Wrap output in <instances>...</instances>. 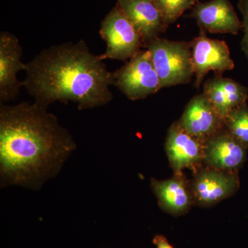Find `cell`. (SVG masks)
Returning <instances> with one entry per match:
<instances>
[{
  "mask_svg": "<svg viewBox=\"0 0 248 248\" xmlns=\"http://www.w3.org/2000/svg\"><path fill=\"white\" fill-rule=\"evenodd\" d=\"M224 126L233 138L246 148L248 147V106L247 104L230 112L223 120Z\"/></svg>",
  "mask_w": 248,
  "mask_h": 248,
  "instance_id": "obj_16",
  "label": "cell"
},
{
  "mask_svg": "<svg viewBox=\"0 0 248 248\" xmlns=\"http://www.w3.org/2000/svg\"><path fill=\"white\" fill-rule=\"evenodd\" d=\"M203 142L186 131L174 122L170 127L166 142V150L173 170L180 175L182 170L193 168L203 159Z\"/></svg>",
  "mask_w": 248,
  "mask_h": 248,
  "instance_id": "obj_12",
  "label": "cell"
},
{
  "mask_svg": "<svg viewBox=\"0 0 248 248\" xmlns=\"http://www.w3.org/2000/svg\"><path fill=\"white\" fill-rule=\"evenodd\" d=\"M190 45L197 89H200L209 72L223 76L225 72L234 69V61L225 41L210 38L206 32L200 31V35L190 42Z\"/></svg>",
  "mask_w": 248,
  "mask_h": 248,
  "instance_id": "obj_6",
  "label": "cell"
},
{
  "mask_svg": "<svg viewBox=\"0 0 248 248\" xmlns=\"http://www.w3.org/2000/svg\"><path fill=\"white\" fill-rule=\"evenodd\" d=\"M162 16L165 25L169 27L186 11L192 9L199 0H153Z\"/></svg>",
  "mask_w": 248,
  "mask_h": 248,
  "instance_id": "obj_17",
  "label": "cell"
},
{
  "mask_svg": "<svg viewBox=\"0 0 248 248\" xmlns=\"http://www.w3.org/2000/svg\"><path fill=\"white\" fill-rule=\"evenodd\" d=\"M246 148L228 130L221 129L204 143L203 159L218 170H234L244 164Z\"/></svg>",
  "mask_w": 248,
  "mask_h": 248,
  "instance_id": "obj_11",
  "label": "cell"
},
{
  "mask_svg": "<svg viewBox=\"0 0 248 248\" xmlns=\"http://www.w3.org/2000/svg\"><path fill=\"white\" fill-rule=\"evenodd\" d=\"M27 64L24 86L35 102L46 107L57 101L73 102L85 110L113 99L110 86L114 85V73L84 40L44 49Z\"/></svg>",
  "mask_w": 248,
  "mask_h": 248,
  "instance_id": "obj_2",
  "label": "cell"
},
{
  "mask_svg": "<svg viewBox=\"0 0 248 248\" xmlns=\"http://www.w3.org/2000/svg\"><path fill=\"white\" fill-rule=\"evenodd\" d=\"M238 7L243 16L242 30L244 37L241 42V50L248 60V0H239Z\"/></svg>",
  "mask_w": 248,
  "mask_h": 248,
  "instance_id": "obj_18",
  "label": "cell"
},
{
  "mask_svg": "<svg viewBox=\"0 0 248 248\" xmlns=\"http://www.w3.org/2000/svg\"><path fill=\"white\" fill-rule=\"evenodd\" d=\"M146 48L151 53L161 89L188 84L195 77L190 42L158 37Z\"/></svg>",
  "mask_w": 248,
  "mask_h": 248,
  "instance_id": "obj_3",
  "label": "cell"
},
{
  "mask_svg": "<svg viewBox=\"0 0 248 248\" xmlns=\"http://www.w3.org/2000/svg\"><path fill=\"white\" fill-rule=\"evenodd\" d=\"M238 187L239 180L234 174L204 170L196 177L192 195L200 205H215L232 195Z\"/></svg>",
  "mask_w": 248,
  "mask_h": 248,
  "instance_id": "obj_14",
  "label": "cell"
},
{
  "mask_svg": "<svg viewBox=\"0 0 248 248\" xmlns=\"http://www.w3.org/2000/svg\"><path fill=\"white\" fill-rule=\"evenodd\" d=\"M114 85L130 100L145 99L161 89L149 50H141L114 72Z\"/></svg>",
  "mask_w": 248,
  "mask_h": 248,
  "instance_id": "obj_5",
  "label": "cell"
},
{
  "mask_svg": "<svg viewBox=\"0 0 248 248\" xmlns=\"http://www.w3.org/2000/svg\"><path fill=\"white\" fill-rule=\"evenodd\" d=\"M117 6L135 28L144 48L168 29L153 0H117Z\"/></svg>",
  "mask_w": 248,
  "mask_h": 248,
  "instance_id": "obj_10",
  "label": "cell"
},
{
  "mask_svg": "<svg viewBox=\"0 0 248 248\" xmlns=\"http://www.w3.org/2000/svg\"><path fill=\"white\" fill-rule=\"evenodd\" d=\"M22 48L19 41L9 32L0 34V100L1 104L17 97L23 81L17 78L18 72L26 71L27 64L21 58Z\"/></svg>",
  "mask_w": 248,
  "mask_h": 248,
  "instance_id": "obj_7",
  "label": "cell"
},
{
  "mask_svg": "<svg viewBox=\"0 0 248 248\" xmlns=\"http://www.w3.org/2000/svg\"><path fill=\"white\" fill-rule=\"evenodd\" d=\"M99 34L107 43V50L99 55L103 61L126 62L144 47L140 33L117 5L102 21Z\"/></svg>",
  "mask_w": 248,
  "mask_h": 248,
  "instance_id": "obj_4",
  "label": "cell"
},
{
  "mask_svg": "<svg viewBox=\"0 0 248 248\" xmlns=\"http://www.w3.org/2000/svg\"><path fill=\"white\" fill-rule=\"evenodd\" d=\"M76 149L69 132L37 102L0 106L1 182L37 187L60 171Z\"/></svg>",
  "mask_w": 248,
  "mask_h": 248,
  "instance_id": "obj_1",
  "label": "cell"
},
{
  "mask_svg": "<svg viewBox=\"0 0 248 248\" xmlns=\"http://www.w3.org/2000/svg\"><path fill=\"white\" fill-rule=\"evenodd\" d=\"M203 93L223 121L232 111L247 104L248 99L247 87L234 80L217 75L205 81Z\"/></svg>",
  "mask_w": 248,
  "mask_h": 248,
  "instance_id": "obj_13",
  "label": "cell"
},
{
  "mask_svg": "<svg viewBox=\"0 0 248 248\" xmlns=\"http://www.w3.org/2000/svg\"><path fill=\"white\" fill-rule=\"evenodd\" d=\"M152 187L160 205L172 215L185 213L193 200L187 183L180 175L166 181L152 179Z\"/></svg>",
  "mask_w": 248,
  "mask_h": 248,
  "instance_id": "obj_15",
  "label": "cell"
},
{
  "mask_svg": "<svg viewBox=\"0 0 248 248\" xmlns=\"http://www.w3.org/2000/svg\"><path fill=\"white\" fill-rule=\"evenodd\" d=\"M189 17L194 18L200 31L205 32L237 35L242 30V22L230 0L198 1Z\"/></svg>",
  "mask_w": 248,
  "mask_h": 248,
  "instance_id": "obj_8",
  "label": "cell"
},
{
  "mask_svg": "<svg viewBox=\"0 0 248 248\" xmlns=\"http://www.w3.org/2000/svg\"><path fill=\"white\" fill-rule=\"evenodd\" d=\"M178 122L187 133L203 143L224 127L223 121L203 93L191 99Z\"/></svg>",
  "mask_w": 248,
  "mask_h": 248,
  "instance_id": "obj_9",
  "label": "cell"
},
{
  "mask_svg": "<svg viewBox=\"0 0 248 248\" xmlns=\"http://www.w3.org/2000/svg\"><path fill=\"white\" fill-rule=\"evenodd\" d=\"M153 241V244L156 246V248H174L170 244L167 239L162 235H156Z\"/></svg>",
  "mask_w": 248,
  "mask_h": 248,
  "instance_id": "obj_19",
  "label": "cell"
}]
</instances>
